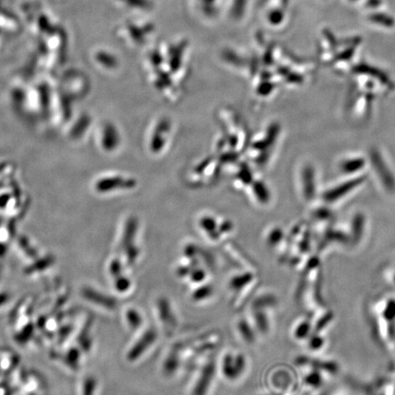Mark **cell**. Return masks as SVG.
Here are the masks:
<instances>
[{
    "instance_id": "277c9868",
    "label": "cell",
    "mask_w": 395,
    "mask_h": 395,
    "mask_svg": "<svg viewBox=\"0 0 395 395\" xmlns=\"http://www.w3.org/2000/svg\"><path fill=\"white\" fill-rule=\"evenodd\" d=\"M157 310H159V315L160 319L162 322L168 326H173L176 324V319L173 313H172L171 305L169 302L166 299H160L159 303H157Z\"/></svg>"
},
{
    "instance_id": "9c48e42d",
    "label": "cell",
    "mask_w": 395,
    "mask_h": 395,
    "mask_svg": "<svg viewBox=\"0 0 395 395\" xmlns=\"http://www.w3.org/2000/svg\"><path fill=\"white\" fill-rule=\"evenodd\" d=\"M213 291V287L209 286V285L199 288V289L196 290L194 294H193V299H194L196 301H201V300L209 298V296H212Z\"/></svg>"
},
{
    "instance_id": "30bf717a",
    "label": "cell",
    "mask_w": 395,
    "mask_h": 395,
    "mask_svg": "<svg viewBox=\"0 0 395 395\" xmlns=\"http://www.w3.org/2000/svg\"><path fill=\"white\" fill-rule=\"evenodd\" d=\"M254 317L255 325H257L259 331L261 332H266L267 329H268V324H267V320L266 317H264V314H263L262 312L257 311L255 312Z\"/></svg>"
},
{
    "instance_id": "8fae6325",
    "label": "cell",
    "mask_w": 395,
    "mask_h": 395,
    "mask_svg": "<svg viewBox=\"0 0 395 395\" xmlns=\"http://www.w3.org/2000/svg\"><path fill=\"white\" fill-rule=\"evenodd\" d=\"M130 287V281L127 278H120L117 276V281H115V288L120 292H126Z\"/></svg>"
},
{
    "instance_id": "5b68a950",
    "label": "cell",
    "mask_w": 395,
    "mask_h": 395,
    "mask_svg": "<svg viewBox=\"0 0 395 395\" xmlns=\"http://www.w3.org/2000/svg\"><path fill=\"white\" fill-rule=\"evenodd\" d=\"M238 329L240 336L246 343H252L255 340L254 332L252 331L250 325L245 320H240L238 324Z\"/></svg>"
},
{
    "instance_id": "ba28073f",
    "label": "cell",
    "mask_w": 395,
    "mask_h": 395,
    "mask_svg": "<svg viewBox=\"0 0 395 395\" xmlns=\"http://www.w3.org/2000/svg\"><path fill=\"white\" fill-rule=\"evenodd\" d=\"M178 367H179V359H178L175 353H172L165 361L164 371L166 374L171 375V374L175 373V371H177Z\"/></svg>"
},
{
    "instance_id": "8992f818",
    "label": "cell",
    "mask_w": 395,
    "mask_h": 395,
    "mask_svg": "<svg viewBox=\"0 0 395 395\" xmlns=\"http://www.w3.org/2000/svg\"><path fill=\"white\" fill-rule=\"evenodd\" d=\"M252 279V275L246 273V274L236 276L231 279V287L234 290H239L240 288L245 287L246 285L250 283Z\"/></svg>"
},
{
    "instance_id": "3957f363",
    "label": "cell",
    "mask_w": 395,
    "mask_h": 395,
    "mask_svg": "<svg viewBox=\"0 0 395 395\" xmlns=\"http://www.w3.org/2000/svg\"><path fill=\"white\" fill-rule=\"evenodd\" d=\"M215 373V362L210 361L203 367L201 375L196 382L193 395H205L209 390L210 383Z\"/></svg>"
},
{
    "instance_id": "52a82bcc",
    "label": "cell",
    "mask_w": 395,
    "mask_h": 395,
    "mask_svg": "<svg viewBox=\"0 0 395 395\" xmlns=\"http://www.w3.org/2000/svg\"><path fill=\"white\" fill-rule=\"evenodd\" d=\"M127 320L130 328L133 329H138L142 325V322H143L141 313H138L136 310H127Z\"/></svg>"
},
{
    "instance_id": "6da1fadb",
    "label": "cell",
    "mask_w": 395,
    "mask_h": 395,
    "mask_svg": "<svg viewBox=\"0 0 395 395\" xmlns=\"http://www.w3.org/2000/svg\"><path fill=\"white\" fill-rule=\"evenodd\" d=\"M157 338V333L155 329H148V331L141 336V338L136 341L135 345L130 349L129 354H127L129 361H135L136 359H138V358H141L145 352V350L150 349V347L153 345V343H155Z\"/></svg>"
},
{
    "instance_id": "7a4b0ae2",
    "label": "cell",
    "mask_w": 395,
    "mask_h": 395,
    "mask_svg": "<svg viewBox=\"0 0 395 395\" xmlns=\"http://www.w3.org/2000/svg\"><path fill=\"white\" fill-rule=\"evenodd\" d=\"M246 362L243 355L234 356L231 354L225 355L222 361V373L224 376L230 380L238 378L245 370Z\"/></svg>"
},
{
    "instance_id": "7c38bea8",
    "label": "cell",
    "mask_w": 395,
    "mask_h": 395,
    "mask_svg": "<svg viewBox=\"0 0 395 395\" xmlns=\"http://www.w3.org/2000/svg\"><path fill=\"white\" fill-rule=\"evenodd\" d=\"M205 276H206V273L203 270H197V271L192 272V280L194 281L195 283H201L204 280Z\"/></svg>"
}]
</instances>
